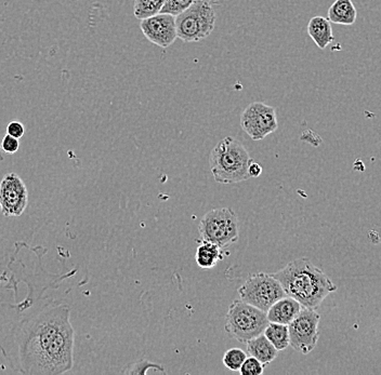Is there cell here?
Segmentation results:
<instances>
[{
	"instance_id": "7a4b0ae2",
	"label": "cell",
	"mask_w": 381,
	"mask_h": 375,
	"mask_svg": "<svg viewBox=\"0 0 381 375\" xmlns=\"http://www.w3.org/2000/svg\"><path fill=\"white\" fill-rule=\"evenodd\" d=\"M271 275L281 282L288 297L307 309H319L327 295L337 290L333 280L308 258L292 260Z\"/></svg>"
},
{
	"instance_id": "6da1fadb",
	"label": "cell",
	"mask_w": 381,
	"mask_h": 375,
	"mask_svg": "<svg viewBox=\"0 0 381 375\" xmlns=\"http://www.w3.org/2000/svg\"><path fill=\"white\" fill-rule=\"evenodd\" d=\"M38 275L25 278L27 295L19 303H0V351L15 372L25 375H60L74 366L75 331L66 304L43 297L74 275Z\"/></svg>"
},
{
	"instance_id": "ba28073f",
	"label": "cell",
	"mask_w": 381,
	"mask_h": 375,
	"mask_svg": "<svg viewBox=\"0 0 381 375\" xmlns=\"http://www.w3.org/2000/svg\"><path fill=\"white\" fill-rule=\"evenodd\" d=\"M321 315L317 309L302 307L297 317L288 325L289 346L301 354L308 355L317 346L319 339Z\"/></svg>"
},
{
	"instance_id": "cb8c5ba5",
	"label": "cell",
	"mask_w": 381,
	"mask_h": 375,
	"mask_svg": "<svg viewBox=\"0 0 381 375\" xmlns=\"http://www.w3.org/2000/svg\"><path fill=\"white\" fill-rule=\"evenodd\" d=\"M7 133L11 136H15L17 139H21L22 136L24 135L25 133L24 124L20 122H9L7 127Z\"/></svg>"
},
{
	"instance_id": "ffe728a7",
	"label": "cell",
	"mask_w": 381,
	"mask_h": 375,
	"mask_svg": "<svg viewBox=\"0 0 381 375\" xmlns=\"http://www.w3.org/2000/svg\"><path fill=\"white\" fill-rule=\"evenodd\" d=\"M149 370L154 371V372L164 373V374L166 373L163 366L157 365V363L151 362L149 360H142L137 363H132V365L126 367L122 370V373L128 375H144L147 374Z\"/></svg>"
},
{
	"instance_id": "3957f363",
	"label": "cell",
	"mask_w": 381,
	"mask_h": 375,
	"mask_svg": "<svg viewBox=\"0 0 381 375\" xmlns=\"http://www.w3.org/2000/svg\"><path fill=\"white\" fill-rule=\"evenodd\" d=\"M244 144L233 136L221 140L209 155V166L219 184H236L250 179L248 167L252 163Z\"/></svg>"
},
{
	"instance_id": "277c9868",
	"label": "cell",
	"mask_w": 381,
	"mask_h": 375,
	"mask_svg": "<svg viewBox=\"0 0 381 375\" xmlns=\"http://www.w3.org/2000/svg\"><path fill=\"white\" fill-rule=\"evenodd\" d=\"M268 323L266 311L238 299L229 306L224 331L229 337L246 344L250 339L262 334Z\"/></svg>"
},
{
	"instance_id": "e0dca14e",
	"label": "cell",
	"mask_w": 381,
	"mask_h": 375,
	"mask_svg": "<svg viewBox=\"0 0 381 375\" xmlns=\"http://www.w3.org/2000/svg\"><path fill=\"white\" fill-rule=\"evenodd\" d=\"M264 334L278 351H285L290 345L289 329L287 325L268 323Z\"/></svg>"
},
{
	"instance_id": "603a6c76",
	"label": "cell",
	"mask_w": 381,
	"mask_h": 375,
	"mask_svg": "<svg viewBox=\"0 0 381 375\" xmlns=\"http://www.w3.org/2000/svg\"><path fill=\"white\" fill-rule=\"evenodd\" d=\"M0 147H1V151L3 153L8 154V155H13V154H15L19 151L20 140L7 133V135L1 141Z\"/></svg>"
},
{
	"instance_id": "5bb4252c",
	"label": "cell",
	"mask_w": 381,
	"mask_h": 375,
	"mask_svg": "<svg viewBox=\"0 0 381 375\" xmlns=\"http://www.w3.org/2000/svg\"><path fill=\"white\" fill-rule=\"evenodd\" d=\"M248 354L261 361L264 365H268L278 357V349L274 347L268 337L262 333L246 343Z\"/></svg>"
},
{
	"instance_id": "7402d4cb",
	"label": "cell",
	"mask_w": 381,
	"mask_h": 375,
	"mask_svg": "<svg viewBox=\"0 0 381 375\" xmlns=\"http://www.w3.org/2000/svg\"><path fill=\"white\" fill-rule=\"evenodd\" d=\"M264 366L266 365L254 357H247L240 369V373L242 375H261L264 371Z\"/></svg>"
},
{
	"instance_id": "ac0fdd59",
	"label": "cell",
	"mask_w": 381,
	"mask_h": 375,
	"mask_svg": "<svg viewBox=\"0 0 381 375\" xmlns=\"http://www.w3.org/2000/svg\"><path fill=\"white\" fill-rule=\"evenodd\" d=\"M166 0H134V15L139 20L148 19L161 13Z\"/></svg>"
},
{
	"instance_id": "52a82bcc",
	"label": "cell",
	"mask_w": 381,
	"mask_h": 375,
	"mask_svg": "<svg viewBox=\"0 0 381 375\" xmlns=\"http://www.w3.org/2000/svg\"><path fill=\"white\" fill-rule=\"evenodd\" d=\"M238 292L240 300L266 313L275 302L287 295L281 282L271 274L262 272L250 275Z\"/></svg>"
},
{
	"instance_id": "9a60e30c",
	"label": "cell",
	"mask_w": 381,
	"mask_h": 375,
	"mask_svg": "<svg viewBox=\"0 0 381 375\" xmlns=\"http://www.w3.org/2000/svg\"><path fill=\"white\" fill-rule=\"evenodd\" d=\"M357 17V9L352 0H336L329 9V20L335 24H354Z\"/></svg>"
},
{
	"instance_id": "9c48e42d",
	"label": "cell",
	"mask_w": 381,
	"mask_h": 375,
	"mask_svg": "<svg viewBox=\"0 0 381 375\" xmlns=\"http://www.w3.org/2000/svg\"><path fill=\"white\" fill-rule=\"evenodd\" d=\"M240 122L242 129L254 142L266 139L278 128L275 108L262 102H254L245 108Z\"/></svg>"
},
{
	"instance_id": "d6986e66",
	"label": "cell",
	"mask_w": 381,
	"mask_h": 375,
	"mask_svg": "<svg viewBox=\"0 0 381 375\" xmlns=\"http://www.w3.org/2000/svg\"><path fill=\"white\" fill-rule=\"evenodd\" d=\"M247 358V354L240 348H231L224 353L222 357V362L227 369L233 372L240 371L243 363Z\"/></svg>"
},
{
	"instance_id": "30bf717a",
	"label": "cell",
	"mask_w": 381,
	"mask_h": 375,
	"mask_svg": "<svg viewBox=\"0 0 381 375\" xmlns=\"http://www.w3.org/2000/svg\"><path fill=\"white\" fill-rule=\"evenodd\" d=\"M29 191L17 173H8L0 182V210L6 218H17L27 210Z\"/></svg>"
},
{
	"instance_id": "4fadbf2b",
	"label": "cell",
	"mask_w": 381,
	"mask_h": 375,
	"mask_svg": "<svg viewBox=\"0 0 381 375\" xmlns=\"http://www.w3.org/2000/svg\"><path fill=\"white\" fill-rule=\"evenodd\" d=\"M308 34L319 49H325L333 41L331 22L324 17H312L308 24Z\"/></svg>"
},
{
	"instance_id": "44dd1931",
	"label": "cell",
	"mask_w": 381,
	"mask_h": 375,
	"mask_svg": "<svg viewBox=\"0 0 381 375\" xmlns=\"http://www.w3.org/2000/svg\"><path fill=\"white\" fill-rule=\"evenodd\" d=\"M196 0H166L165 5L161 8V13H167V15H177L185 13V10L189 9Z\"/></svg>"
},
{
	"instance_id": "8fae6325",
	"label": "cell",
	"mask_w": 381,
	"mask_h": 375,
	"mask_svg": "<svg viewBox=\"0 0 381 375\" xmlns=\"http://www.w3.org/2000/svg\"><path fill=\"white\" fill-rule=\"evenodd\" d=\"M140 29L148 41L161 48L171 47L178 38L175 17L167 13H157L153 17L141 20Z\"/></svg>"
},
{
	"instance_id": "d4e9b609",
	"label": "cell",
	"mask_w": 381,
	"mask_h": 375,
	"mask_svg": "<svg viewBox=\"0 0 381 375\" xmlns=\"http://www.w3.org/2000/svg\"><path fill=\"white\" fill-rule=\"evenodd\" d=\"M262 173V167L260 163H254V161H252V163H250V167H248V175L250 177H259Z\"/></svg>"
},
{
	"instance_id": "2e32d148",
	"label": "cell",
	"mask_w": 381,
	"mask_h": 375,
	"mask_svg": "<svg viewBox=\"0 0 381 375\" xmlns=\"http://www.w3.org/2000/svg\"><path fill=\"white\" fill-rule=\"evenodd\" d=\"M222 249L214 242H203L199 244L195 254V260L199 267L210 270L216 267L219 260H223Z\"/></svg>"
},
{
	"instance_id": "7c38bea8",
	"label": "cell",
	"mask_w": 381,
	"mask_h": 375,
	"mask_svg": "<svg viewBox=\"0 0 381 375\" xmlns=\"http://www.w3.org/2000/svg\"><path fill=\"white\" fill-rule=\"evenodd\" d=\"M302 305L294 297H282L268 309L266 316L270 323L289 325L301 311Z\"/></svg>"
},
{
	"instance_id": "5b68a950",
	"label": "cell",
	"mask_w": 381,
	"mask_h": 375,
	"mask_svg": "<svg viewBox=\"0 0 381 375\" xmlns=\"http://www.w3.org/2000/svg\"><path fill=\"white\" fill-rule=\"evenodd\" d=\"M216 20L213 0H196L185 13L175 17L178 38L185 43L203 41L214 31Z\"/></svg>"
},
{
	"instance_id": "8992f818",
	"label": "cell",
	"mask_w": 381,
	"mask_h": 375,
	"mask_svg": "<svg viewBox=\"0 0 381 375\" xmlns=\"http://www.w3.org/2000/svg\"><path fill=\"white\" fill-rule=\"evenodd\" d=\"M201 240L214 242L221 249H226L238 242L240 223L234 210L217 208L207 212L199 225Z\"/></svg>"
}]
</instances>
